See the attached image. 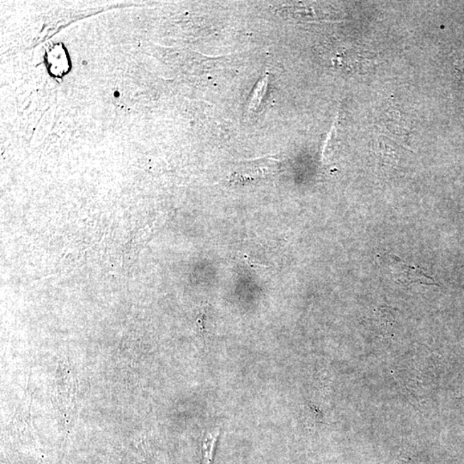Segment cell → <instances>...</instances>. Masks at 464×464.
<instances>
[{
	"label": "cell",
	"instance_id": "4",
	"mask_svg": "<svg viewBox=\"0 0 464 464\" xmlns=\"http://www.w3.org/2000/svg\"><path fill=\"white\" fill-rule=\"evenodd\" d=\"M248 263H250V265L253 266V267H267V266H264V265H260V264H255L252 262H250V260L249 258H247Z\"/></svg>",
	"mask_w": 464,
	"mask_h": 464
},
{
	"label": "cell",
	"instance_id": "2",
	"mask_svg": "<svg viewBox=\"0 0 464 464\" xmlns=\"http://www.w3.org/2000/svg\"><path fill=\"white\" fill-rule=\"evenodd\" d=\"M221 433L219 429H211L207 431L202 442V464H211L213 463L216 443Z\"/></svg>",
	"mask_w": 464,
	"mask_h": 464
},
{
	"label": "cell",
	"instance_id": "1",
	"mask_svg": "<svg viewBox=\"0 0 464 464\" xmlns=\"http://www.w3.org/2000/svg\"><path fill=\"white\" fill-rule=\"evenodd\" d=\"M387 271L390 278L394 282L402 285H411L414 283L434 285V280L429 275H426L421 267L411 266L406 263L398 256L388 255L385 258Z\"/></svg>",
	"mask_w": 464,
	"mask_h": 464
},
{
	"label": "cell",
	"instance_id": "3",
	"mask_svg": "<svg viewBox=\"0 0 464 464\" xmlns=\"http://www.w3.org/2000/svg\"><path fill=\"white\" fill-rule=\"evenodd\" d=\"M267 76L263 77L260 82L256 85L254 89V94L252 96L250 103V112H258L259 111L260 105L262 104L264 96L267 87Z\"/></svg>",
	"mask_w": 464,
	"mask_h": 464
}]
</instances>
